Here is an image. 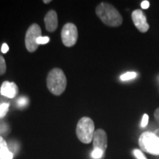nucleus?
Listing matches in <instances>:
<instances>
[{
  "instance_id": "1a4fd4ad",
  "label": "nucleus",
  "mask_w": 159,
  "mask_h": 159,
  "mask_svg": "<svg viewBox=\"0 0 159 159\" xmlns=\"http://www.w3.org/2000/svg\"><path fill=\"white\" fill-rule=\"evenodd\" d=\"M0 93L4 97H8V98H13L19 93V88L15 83L5 81L1 85Z\"/></svg>"
},
{
  "instance_id": "9b49d317",
  "label": "nucleus",
  "mask_w": 159,
  "mask_h": 159,
  "mask_svg": "<svg viewBox=\"0 0 159 159\" xmlns=\"http://www.w3.org/2000/svg\"><path fill=\"white\" fill-rule=\"evenodd\" d=\"M13 155L10 151L5 140L0 136V159H13Z\"/></svg>"
},
{
  "instance_id": "aec40b11",
  "label": "nucleus",
  "mask_w": 159,
  "mask_h": 159,
  "mask_svg": "<svg viewBox=\"0 0 159 159\" xmlns=\"http://www.w3.org/2000/svg\"><path fill=\"white\" fill-rule=\"evenodd\" d=\"M141 7H142V9H148L150 7V2L148 1H147V0L143 1L142 4H141Z\"/></svg>"
},
{
  "instance_id": "f257e3e1",
  "label": "nucleus",
  "mask_w": 159,
  "mask_h": 159,
  "mask_svg": "<svg viewBox=\"0 0 159 159\" xmlns=\"http://www.w3.org/2000/svg\"><path fill=\"white\" fill-rule=\"evenodd\" d=\"M96 14L105 25L109 27H119L122 24V15L111 4L102 2L97 6Z\"/></svg>"
},
{
  "instance_id": "0eeeda50",
  "label": "nucleus",
  "mask_w": 159,
  "mask_h": 159,
  "mask_svg": "<svg viewBox=\"0 0 159 159\" xmlns=\"http://www.w3.org/2000/svg\"><path fill=\"white\" fill-rule=\"evenodd\" d=\"M132 20L135 27L141 33H146L150 28V25L147 21V18L141 9H137L132 13Z\"/></svg>"
},
{
  "instance_id": "6e6552de",
  "label": "nucleus",
  "mask_w": 159,
  "mask_h": 159,
  "mask_svg": "<svg viewBox=\"0 0 159 159\" xmlns=\"http://www.w3.org/2000/svg\"><path fill=\"white\" fill-rule=\"evenodd\" d=\"M92 141L94 149H99L105 152L108 146V137L104 130L97 129L95 130Z\"/></svg>"
},
{
  "instance_id": "f3484780",
  "label": "nucleus",
  "mask_w": 159,
  "mask_h": 159,
  "mask_svg": "<svg viewBox=\"0 0 159 159\" xmlns=\"http://www.w3.org/2000/svg\"><path fill=\"white\" fill-rule=\"evenodd\" d=\"M134 154L137 159H148L145 157L144 155L143 154L142 151L139 150H134Z\"/></svg>"
},
{
  "instance_id": "ddd939ff",
  "label": "nucleus",
  "mask_w": 159,
  "mask_h": 159,
  "mask_svg": "<svg viewBox=\"0 0 159 159\" xmlns=\"http://www.w3.org/2000/svg\"><path fill=\"white\" fill-rule=\"evenodd\" d=\"M6 70H7V66H6L5 60L3 56L0 55V76L5 75Z\"/></svg>"
},
{
  "instance_id": "39448f33",
  "label": "nucleus",
  "mask_w": 159,
  "mask_h": 159,
  "mask_svg": "<svg viewBox=\"0 0 159 159\" xmlns=\"http://www.w3.org/2000/svg\"><path fill=\"white\" fill-rule=\"evenodd\" d=\"M41 29L37 24H33L27 29L25 35V46L27 51L30 52H34L37 50L39 44L37 39L41 35Z\"/></svg>"
},
{
  "instance_id": "5701e85b",
  "label": "nucleus",
  "mask_w": 159,
  "mask_h": 159,
  "mask_svg": "<svg viewBox=\"0 0 159 159\" xmlns=\"http://www.w3.org/2000/svg\"><path fill=\"white\" fill-rule=\"evenodd\" d=\"M49 2H51V0H47V1H43V3H45V4H48V3H49Z\"/></svg>"
},
{
  "instance_id": "412c9836",
  "label": "nucleus",
  "mask_w": 159,
  "mask_h": 159,
  "mask_svg": "<svg viewBox=\"0 0 159 159\" xmlns=\"http://www.w3.org/2000/svg\"><path fill=\"white\" fill-rule=\"evenodd\" d=\"M9 50V47L7 46V43H3L2 46V53H7Z\"/></svg>"
},
{
  "instance_id": "7ed1b4c3",
  "label": "nucleus",
  "mask_w": 159,
  "mask_h": 159,
  "mask_svg": "<svg viewBox=\"0 0 159 159\" xmlns=\"http://www.w3.org/2000/svg\"><path fill=\"white\" fill-rule=\"evenodd\" d=\"M94 123L89 117L84 116L78 121L76 128L77 138L84 144H89L93 140L94 134Z\"/></svg>"
},
{
  "instance_id": "2eb2a0df",
  "label": "nucleus",
  "mask_w": 159,
  "mask_h": 159,
  "mask_svg": "<svg viewBox=\"0 0 159 159\" xmlns=\"http://www.w3.org/2000/svg\"><path fill=\"white\" fill-rule=\"evenodd\" d=\"M105 152L99 149H94L92 153H91V157L94 159H99L102 157Z\"/></svg>"
},
{
  "instance_id": "a211bd4d",
  "label": "nucleus",
  "mask_w": 159,
  "mask_h": 159,
  "mask_svg": "<svg viewBox=\"0 0 159 159\" xmlns=\"http://www.w3.org/2000/svg\"><path fill=\"white\" fill-rule=\"evenodd\" d=\"M49 41V38L47 36H45V37L41 36L37 39V43L39 45V44H46V43H48Z\"/></svg>"
},
{
  "instance_id": "dca6fc26",
  "label": "nucleus",
  "mask_w": 159,
  "mask_h": 159,
  "mask_svg": "<svg viewBox=\"0 0 159 159\" xmlns=\"http://www.w3.org/2000/svg\"><path fill=\"white\" fill-rule=\"evenodd\" d=\"M28 103V99L26 97H20V98L17 100V105L19 108H22V107L25 106Z\"/></svg>"
},
{
  "instance_id": "f8f14e48",
  "label": "nucleus",
  "mask_w": 159,
  "mask_h": 159,
  "mask_svg": "<svg viewBox=\"0 0 159 159\" xmlns=\"http://www.w3.org/2000/svg\"><path fill=\"white\" fill-rule=\"evenodd\" d=\"M10 105L8 103H2L0 105V119H2L7 114Z\"/></svg>"
},
{
  "instance_id": "9d476101",
  "label": "nucleus",
  "mask_w": 159,
  "mask_h": 159,
  "mask_svg": "<svg viewBox=\"0 0 159 159\" xmlns=\"http://www.w3.org/2000/svg\"><path fill=\"white\" fill-rule=\"evenodd\" d=\"M45 27L47 31L52 33L56 30L58 21H57V13L54 10H50L47 13L44 18Z\"/></svg>"
},
{
  "instance_id": "4468645a",
  "label": "nucleus",
  "mask_w": 159,
  "mask_h": 159,
  "mask_svg": "<svg viewBox=\"0 0 159 159\" xmlns=\"http://www.w3.org/2000/svg\"><path fill=\"white\" fill-rule=\"evenodd\" d=\"M136 72H127L125 74L121 75L120 79L121 80L125 81V80H129L134 79L136 77Z\"/></svg>"
},
{
  "instance_id": "423d86ee",
  "label": "nucleus",
  "mask_w": 159,
  "mask_h": 159,
  "mask_svg": "<svg viewBox=\"0 0 159 159\" xmlns=\"http://www.w3.org/2000/svg\"><path fill=\"white\" fill-rule=\"evenodd\" d=\"M78 39L77 27L72 23H67L63 27L61 31V40L66 47H73Z\"/></svg>"
},
{
  "instance_id": "6ab92c4d",
  "label": "nucleus",
  "mask_w": 159,
  "mask_h": 159,
  "mask_svg": "<svg viewBox=\"0 0 159 159\" xmlns=\"http://www.w3.org/2000/svg\"><path fill=\"white\" fill-rule=\"evenodd\" d=\"M148 121H149V116L147 114H144V116H143V118H142V123H141V126H142V128L146 127L147 125H148Z\"/></svg>"
},
{
  "instance_id": "20e7f679",
  "label": "nucleus",
  "mask_w": 159,
  "mask_h": 159,
  "mask_svg": "<svg viewBox=\"0 0 159 159\" xmlns=\"http://www.w3.org/2000/svg\"><path fill=\"white\" fill-rule=\"evenodd\" d=\"M141 150L154 156L159 155V137L154 133L144 132L139 139Z\"/></svg>"
},
{
  "instance_id": "f03ea898",
  "label": "nucleus",
  "mask_w": 159,
  "mask_h": 159,
  "mask_svg": "<svg viewBox=\"0 0 159 159\" xmlns=\"http://www.w3.org/2000/svg\"><path fill=\"white\" fill-rule=\"evenodd\" d=\"M47 85L52 94L56 96L64 92L67 85V79L62 69L55 68L49 71L47 77Z\"/></svg>"
},
{
  "instance_id": "4be33fe9",
  "label": "nucleus",
  "mask_w": 159,
  "mask_h": 159,
  "mask_svg": "<svg viewBox=\"0 0 159 159\" xmlns=\"http://www.w3.org/2000/svg\"><path fill=\"white\" fill-rule=\"evenodd\" d=\"M154 117H155V119H156V122H158V124L159 125V108H158L156 111H155Z\"/></svg>"
}]
</instances>
